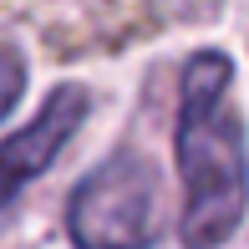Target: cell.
Returning a JSON list of instances; mask_svg holds the SVG:
<instances>
[{"mask_svg":"<svg viewBox=\"0 0 249 249\" xmlns=\"http://www.w3.org/2000/svg\"><path fill=\"white\" fill-rule=\"evenodd\" d=\"M229 56L203 51L183 66V97H178V173H183V249H224L249 209V148L244 122L229 112Z\"/></svg>","mask_w":249,"mask_h":249,"instance_id":"1","label":"cell"},{"mask_svg":"<svg viewBox=\"0 0 249 249\" xmlns=\"http://www.w3.org/2000/svg\"><path fill=\"white\" fill-rule=\"evenodd\" d=\"M76 249H153L163 234V188L138 153H112L76 183L66 209Z\"/></svg>","mask_w":249,"mask_h":249,"instance_id":"2","label":"cell"},{"mask_svg":"<svg viewBox=\"0 0 249 249\" xmlns=\"http://www.w3.org/2000/svg\"><path fill=\"white\" fill-rule=\"evenodd\" d=\"M20 92H26V61H20V51L0 46V122L10 117V107L20 102Z\"/></svg>","mask_w":249,"mask_h":249,"instance_id":"4","label":"cell"},{"mask_svg":"<svg viewBox=\"0 0 249 249\" xmlns=\"http://www.w3.org/2000/svg\"><path fill=\"white\" fill-rule=\"evenodd\" d=\"M87 117V92L82 87H56L46 97V107L26 122L20 132H10L0 142V219L10 213V203L20 198V188L36 183L41 173L56 163V153L66 148L76 127Z\"/></svg>","mask_w":249,"mask_h":249,"instance_id":"3","label":"cell"}]
</instances>
